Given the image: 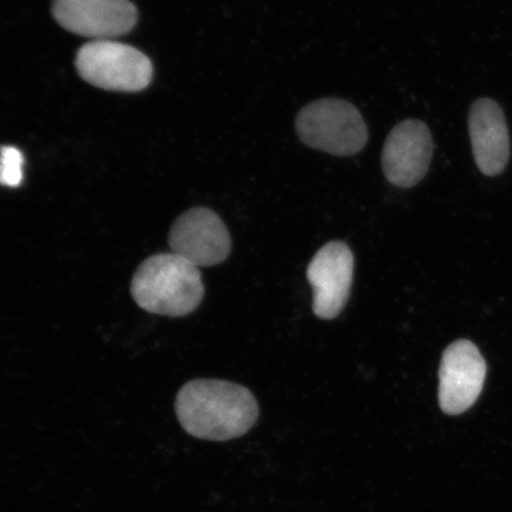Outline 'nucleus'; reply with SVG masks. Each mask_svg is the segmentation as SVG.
I'll return each instance as SVG.
<instances>
[{"instance_id": "nucleus-11", "label": "nucleus", "mask_w": 512, "mask_h": 512, "mask_svg": "<svg viewBox=\"0 0 512 512\" xmlns=\"http://www.w3.org/2000/svg\"><path fill=\"white\" fill-rule=\"evenodd\" d=\"M24 156L14 146L0 149V185L17 188L23 181Z\"/></svg>"}, {"instance_id": "nucleus-4", "label": "nucleus", "mask_w": 512, "mask_h": 512, "mask_svg": "<svg viewBox=\"0 0 512 512\" xmlns=\"http://www.w3.org/2000/svg\"><path fill=\"white\" fill-rule=\"evenodd\" d=\"M75 64L83 80L105 91L140 92L153 75L152 63L142 51L112 40L85 44Z\"/></svg>"}, {"instance_id": "nucleus-3", "label": "nucleus", "mask_w": 512, "mask_h": 512, "mask_svg": "<svg viewBox=\"0 0 512 512\" xmlns=\"http://www.w3.org/2000/svg\"><path fill=\"white\" fill-rule=\"evenodd\" d=\"M296 131L304 145L336 157L357 155L369 139L361 112L338 98L319 99L303 107L296 118Z\"/></svg>"}, {"instance_id": "nucleus-1", "label": "nucleus", "mask_w": 512, "mask_h": 512, "mask_svg": "<svg viewBox=\"0 0 512 512\" xmlns=\"http://www.w3.org/2000/svg\"><path fill=\"white\" fill-rule=\"evenodd\" d=\"M176 414L192 437L227 441L242 437L255 425L258 402L251 390L233 382L195 380L179 390Z\"/></svg>"}, {"instance_id": "nucleus-9", "label": "nucleus", "mask_w": 512, "mask_h": 512, "mask_svg": "<svg viewBox=\"0 0 512 512\" xmlns=\"http://www.w3.org/2000/svg\"><path fill=\"white\" fill-rule=\"evenodd\" d=\"M313 288L312 309L318 318H336L347 305L352 278L354 254L341 241H332L319 249L306 271Z\"/></svg>"}, {"instance_id": "nucleus-10", "label": "nucleus", "mask_w": 512, "mask_h": 512, "mask_svg": "<svg viewBox=\"0 0 512 512\" xmlns=\"http://www.w3.org/2000/svg\"><path fill=\"white\" fill-rule=\"evenodd\" d=\"M469 133L473 157L482 174L501 175L510 159L507 119L495 100L480 98L469 113Z\"/></svg>"}, {"instance_id": "nucleus-5", "label": "nucleus", "mask_w": 512, "mask_h": 512, "mask_svg": "<svg viewBox=\"0 0 512 512\" xmlns=\"http://www.w3.org/2000/svg\"><path fill=\"white\" fill-rule=\"evenodd\" d=\"M434 143L424 121L407 119L394 126L384 142L381 164L383 174L394 187H415L427 175Z\"/></svg>"}, {"instance_id": "nucleus-6", "label": "nucleus", "mask_w": 512, "mask_h": 512, "mask_svg": "<svg viewBox=\"0 0 512 512\" xmlns=\"http://www.w3.org/2000/svg\"><path fill=\"white\" fill-rule=\"evenodd\" d=\"M171 253L196 267L222 264L232 251V238L221 217L208 208H194L179 216L169 234Z\"/></svg>"}, {"instance_id": "nucleus-7", "label": "nucleus", "mask_w": 512, "mask_h": 512, "mask_svg": "<svg viewBox=\"0 0 512 512\" xmlns=\"http://www.w3.org/2000/svg\"><path fill=\"white\" fill-rule=\"evenodd\" d=\"M53 15L62 28L94 41L126 35L138 21L130 0H54Z\"/></svg>"}, {"instance_id": "nucleus-2", "label": "nucleus", "mask_w": 512, "mask_h": 512, "mask_svg": "<svg viewBox=\"0 0 512 512\" xmlns=\"http://www.w3.org/2000/svg\"><path fill=\"white\" fill-rule=\"evenodd\" d=\"M131 293L143 310L159 316L184 317L202 303L200 268L174 253L151 256L133 275Z\"/></svg>"}, {"instance_id": "nucleus-8", "label": "nucleus", "mask_w": 512, "mask_h": 512, "mask_svg": "<svg viewBox=\"0 0 512 512\" xmlns=\"http://www.w3.org/2000/svg\"><path fill=\"white\" fill-rule=\"evenodd\" d=\"M486 363L475 344L459 339L444 351L439 369V405L447 415H459L475 405L482 393Z\"/></svg>"}]
</instances>
